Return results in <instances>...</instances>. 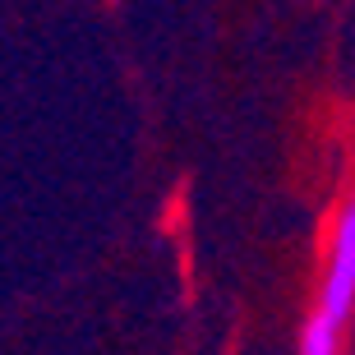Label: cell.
Masks as SVG:
<instances>
[{"mask_svg": "<svg viewBox=\"0 0 355 355\" xmlns=\"http://www.w3.org/2000/svg\"><path fill=\"white\" fill-rule=\"evenodd\" d=\"M318 314L342 328L355 309V194L342 203L337 226H332V254L328 272H323V291H318Z\"/></svg>", "mask_w": 355, "mask_h": 355, "instance_id": "6da1fadb", "label": "cell"}, {"mask_svg": "<svg viewBox=\"0 0 355 355\" xmlns=\"http://www.w3.org/2000/svg\"><path fill=\"white\" fill-rule=\"evenodd\" d=\"M342 351V328L337 323H328V318L309 314V323H304V337H300V355H337Z\"/></svg>", "mask_w": 355, "mask_h": 355, "instance_id": "7a4b0ae2", "label": "cell"}]
</instances>
